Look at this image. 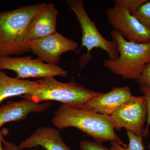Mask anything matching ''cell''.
<instances>
[{
    "mask_svg": "<svg viewBox=\"0 0 150 150\" xmlns=\"http://www.w3.org/2000/svg\"><path fill=\"white\" fill-rule=\"evenodd\" d=\"M132 15L150 32V1L142 5Z\"/></svg>",
    "mask_w": 150,
    "mask_h": 150,
    "instance_id": "cell-16",
    "label": "cell"
},
{
    "mask_svg": "<svg viewBox=\"0 0 150 150\" xmlns=\"http://www.w3.org/2000/svg\"><path fill=\"white\" fill-rule=\"evenodd\" d=\"M140 90L144 94L146 103L147 117V125L144 129L143 137H146L149 134V128L150 126V88L144 87L140 86Z\"/></svg>",
    "mask_w": 150,
    "mask_h": 150,
    "instance_id": "cell-18",
    "label": "cell"
},
{
    "mask_svg": "<svg viewBox=\"0 0 150 150\" xmlns=\"http://www.w3.org/2000/svg\"><path fill=\"white\" fill-rule=\"evenodd\" d=\"M38 82V84L33 90L21 97L37 103L55 100L68 106L78 107L103 93L86 88L74 80L61 82L54 77L42 78Z\"/></svg>",
    "mask_w": 150,
    "mask_h": 150,
    "instance_id": "cell-3",
    "label": "cell"
},
{
    "mask_svg": "<svg viewBox=\"0 0 150 150\" xmlns=\"http://www.w3.org/2000/svg\"><path fill=\"white\" fill-rule=\"evenodd\" d=\"M148 0H115V4H118L127 9L132 14Z\"/></svg>",
    "mask_w": 150,
    "mask_h": 150,
    "instance_id": "cell-17",
    "label": "cell"
},
{
    "mask_svg": "<svg viewBox=\"0 0 150 150\" xmlns=\"http://www.w3.org/2000/svg\"><path fill=\"white\" fill-rule=\"evenodd\" d=\"M51 105V103H37L25 98L18 101L9 100L0 106V128L5 123L24 120L29 113L43 112Z\"/></svg>",
    "mask_w": 150,
    "mask_h": 150,
    "instance_id": "cell-11",
    "label": "cell"
},
{
    "mask_svg": "<svg viewBox=\"0 0 150 150\" xmlns=\"http://www.w3.org/2000/svg\"><path fill=\"white\" fill-rule=\"evenodd\" d=\"M58 13L53 4H44L30 25L28 32V40L40 39L57 32Z\"/></svg>",
    "mask_w": 150,
    "mask_h": 150,
    "instance_id": "cell-13",
    "label": "cell"
},
{
    "mask_svg": "<svg viewBox=\"0 0 150 150\" xmlns=\"http://www.w3.org/2000/svg\"><path fill=\"white\" fill-rule=\"evenodd\" d=\"M107 18L113 30L129 42L150 43V32L127 9L118 4L107 10Z\"/></svg>",
    "mask_w": 150,
    "mask_h": 150,
    "instance_id": "cell-7",
    "label": "cell"
},
{
    "mask_svg": "<svg viewBox=\"0 0 150 150\" xmlns=\"http://www.w3.org/2000/svg\"><path fill=\"white\" fill-rule=\"evenodd\" d=\"M38 84L37 81L11 78L0 70V103L11 97L22 96L31 92Z\"/></svg>",
    "mask_w": 150,
    "mask_h": 150,
    "instance_id": "cell-14",
    "label": "cell"
},
{
    "mask_svg": "<svg viewBox=\"0 0 150 150\" xmlns=\"http://www.w3.org/2000/svg\"><path fill=\"white\" fill-rule=\"evenodd\" d=\"M52 123L58 129L76 128L99 144L109 141L127 146L115 134V123L109 115L62 104L54 112Z\"/></svg>",
    "mask_w": 150,
    "mask_h": 150,
    "instance_id": "cell-1",
    "label": "cell"
},
{
    "mask_svg": "<svg viewBox=\"0 0 150 150\" xmlns=\"http://www.w3.org/2000/svg\"><path fill=\"white\" fill-rule=\"evenodd\" d=\"M67 3L74 13L82 30L81 46L89 53L94 48H100L107 53L109 60L114 61L119 57L118 46L115 41H109L102 36L86 11L83 1L68 0Z\"/></svg>",
    "mask_w": 150,
    "mask_h": 150,
    "instance_id": "cell-5",
    "label": "cell"
},
{
    "mask_svg": "<svg viewBox=\"0 0 150 150\" xmlns=\"http://www.w3.org/2000/svg\"><path fill=\"white\" fill-rule=\"evenodd\" d=\"M9 70L16 73L17 78H44L49 77L67 76V71L56 65L45 63L32 56L12 57L10 56H0V70Z\"/></svg>",
    "mask_w": 150,
    "mask_h": 150,
    "instance_id": "cell-6",
    "label": "cell"
},
{
    "mask_svg": "<svg viewBox=\"0 0 150 150\" xmlns=\"http://www.w3.org/2000/svg\"><path fill=\"white\" fill-rule=\"evenodd\" d=\"M126 134L129 139V144L126 147L121 146L116 142H110L111 150H145L143 143V137L138 136L130 131Z\"/></svg>",
    "mask_w": 150,
    "mask_h": 150,
    "instance_id": "cell-15",
    "label": "cell"
},
{
    "mask_svg": "<svg viewBox=\"0 0 150 150\" xmlns=\"http://www.w3.org/2000/svg\"><path fill=\"white\" fill-rule=\"evenodd\" d=\"M44 4L25 6L0 12V56L21 55L30 52L28 28Z\"/></svg>",
    "mask_w": 150,
    "mask_h": 150,
    "instance_id": "cell-2",
    "label": "cell"
},
{
    "mask_svg": "<svg viewBox=\"0 0 150 150\" xmlns=\"http://www.w3.org/2000/svg\"><path fill=\"white\" fill-rule=\"evenodd\" d=\"M6 131L0 130V150H3L2 148V140L4 139V136H5Z\"/></svg>",
    "mask_w": 150,
    "mask_h": 150,
    "instance_id": "cell-22",
    "label": "cell"
},
{
    "mask_svg": "<svg viewBox=\"0 0 150 150\" xmlns=\"http://www.w3.org/2000/svg\"><path fill=\"white\" fill-rule=\"evenodd\" d=\"M148 149H149V150H150V144H149V146H148Z\"/></svg>",
    "mask_w": 150,
    "mask_h": 150,
    "instance_id": "cell-23",
    "label": "cell"
},
{
    "mask_svg": "<svg viewBox=\"0 0 150 150\" xmlns=\"http://www.w3.org/2000/svg\"><path fill=\"white\" fill-rule=\"evenodd\" d=\"M110 116L115 123V130L120 131L125 128L137 136L143 137L147 117L145 97L133 96Z\"/></svg>",
    "mask_w": 150,
    "mask_h": 150,
    "instance_id": "cell-8",
    "label": "cell"
},
{
    "mask_svg": "<svg viewBox=\"0 0 150 150\" xmlns=\"http://www.w3.org/2000/svg\"><path fill=\"white\" fill-rule=\"evenodd\" d=\"M110 34L118 46L119 57L114 61L104 60L103 67L125 79L137 81L150 63V43L129 42L113 30Z\"/></svg>",
    "mask_w": 150,
    "mask_h": 150,
    "instance_id": "cell-4",
    "label": "cell"
},
{
    "mask_svg": "<svg viewBox=\"0 0 150 150\" xmlns=\"http://www.w3.org/2000/svg\"><path fill=\"white\" fill-rule=\"evenodd\" d=\"M81 150H111L101 144L89 141H81L79 144Z\"/></svg>",
    "mask_w": 150,
    "mask_h": 150,
    "instance_id": "cell-20",
    "label": "cell"
},
{
    "mask_svg": "<svg viewBox=\"0 0 150 150\" xmlns=\"http://www.w3.org/2000/svg\"><path fill=\"white\" fill-rule=\"evenodd\" d=\"M133 96L128 86L115 87L75 108L110 116Z\"/></svg>",
    "mask_w": 150,
    "mask_h": 150,
    "instance_id": "cell-10",
    "label": "cell"
},
{
    "mask_svg": "<svg viewBox=\"0 0 150 150\" xmlns=\"http://www.w3.org/2000/svg\"><path fill=\"white\" fill-rule=\"evenodd\" d=\"M30 52L47 64H59L62 54L69 51L76 52V42L56 32L46 37L29 41Z\"/></svg>",
    "mask_w": 150,
    "mask_h": 150,
    "instance_id": "cell-9",
    "label": "cell"
},
{
    "mask_svg": "<svg viewBox=\"0 0 150 150\" xmlns=\"http://www.w3.org/2000/svg\"><path fill=\"white\" fill-rule=\"evenodd\" d=\"M2 144L4 145V150H20L18 146L13 142H7L4 139L2 140Z\"/></svg>",
    "mask_w": 150,
    "mask_h": 150,
    "instance_id": "cell-21",
    "label": "cell"
},
{
    "mask_svg": "<svg viewBox=\"0 0 150 150\" xmlns=\"http://www.w3.org/2000/svg\"><path fill=\"white\" fill-rule=\"evenodd\" d=\"M137 82L140 86L150 88V63L145 67Z\"/></svg>",
    "mask_w": 150,
    "mask_h": 150,
    "instance_id": "cell-19",
    "label": "cell"
},
{
    "mask_svg": "<svg viewBox=\"0 0 150 150\" xmlns=\"http://www.w3.org/2000/svg\"><path fill=\"white\" fill-rule=\"evenodd\" d=\"M38 146L46 150H71L64 142L59 130L46 126L38 128L18 146L22 150Z\"/></svg>",
    "mask_w": 150,
    "mask_h": 150,
    "instance_id": "cell-12",
    "label": "cell"
}]
</instances>
